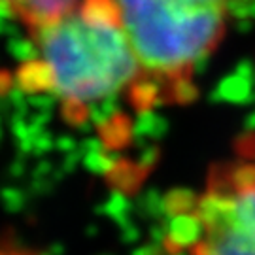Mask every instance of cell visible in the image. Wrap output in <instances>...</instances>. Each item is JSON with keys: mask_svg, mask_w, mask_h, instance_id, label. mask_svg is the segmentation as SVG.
<instances>
[{"mask_svg": "<svg viewBox=\"0 0 255 255\" xmlns=\"http://www.w3.org/2000/svg\"><path fill=\"white\" fill-rule=\"evenodd\" d=\"M30 34L34 57L21 64L17 82L23 91L51 95L68 123L82 125L112 99L128 102L138 63L114 0H80Z\"/></svg>", "mask_w": 255, "mask_h": 255, "instance_id": "obj_1", "label": "cell"}, {"mask_svg": "<svg viewBox=\"0 0 255 255\" xmlns=\"http://www.w3.org/2000/svg\"><path fill=\"white\" fill-rule=\"evenodd\" d=\"M138 63L128 108L144 114L197 99V68L227 30L231 0H114Z\"/></svg>", "mask_w": 255, "mask_h": 255, "instance_id": "obj_2", "label": "cell"}, {"mask_svg": "<svg viewBox=\"0 0 255 255\" xmlns=\"http://www.w3.org/2000/svg\"><path fill=\"white\" fill-rule=\"evenodd\" d=\"M237 149L187 199L191 255H255V138L240 140Z\"/></svg>", "mask_w": 255, "mask_h": 255, "instance_id": "obj_3", "label": "cell"}, {"mask_svg": "<svg viewBox=\"0 0 255 255\" xmlns=\"http://www.w3.org/2000/svg\"><path fill=\"white\" fill-rule=\"evenodd\" d=\"M80 0H0V6H4L28 30H34L63 17Z\"/></svg>", "mask_w": 255, "mask_h": 255, "instance_id": "obj_4", "label": "cell"}]
</instances>
